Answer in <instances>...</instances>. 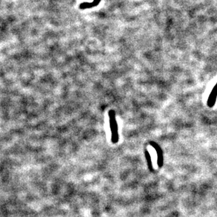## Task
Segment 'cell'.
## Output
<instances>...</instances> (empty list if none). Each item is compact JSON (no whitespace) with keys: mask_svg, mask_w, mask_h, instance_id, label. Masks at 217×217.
<instances>
[{"mask_svg":"<svg viewBox=\"0 0 217 217\" xmlns=\"http://www.w3.org/2000/svg\"><path fill=\"white\" fill-rule=\"evenodd\" d=\"M110 122V127L111 130V141L113 143H117L119 141V134H118V125H117L116 120L115 112L113 110H110L108 113Z\"/></svg>","mask_w":217,"mask_h":217,"instance_id":"1","label":"cell"},{"mask_svg":"<svg viewBox=\"0 0 217 217\" xmlns=\"http://www.w3.org/2000/svg\"><path fill=\"white\" fill-rule=\"evenodd\" d=\"M217 100V82L211 91L207 101V105L209 108H213Z\"/></svg>","mask_w":217,"mask_h":217,"instance_id":"2","label":"cell"},{"mask_svg":"<svg viewBox=\"0 0 217 217\" xmlns=\"http://www.w3.org/2000/svg\"><path fill=\"white\" fill-rule=\"evenodd\" d=\"M101 2V0H93L92 2H84L80 4V8L82 10L87 9V8H92L93 7H96L99 4V3Z\"/></svg>","mask_w":217,"mask_h":217,"instance_id":"3","label":"cell"}]
</instances>
